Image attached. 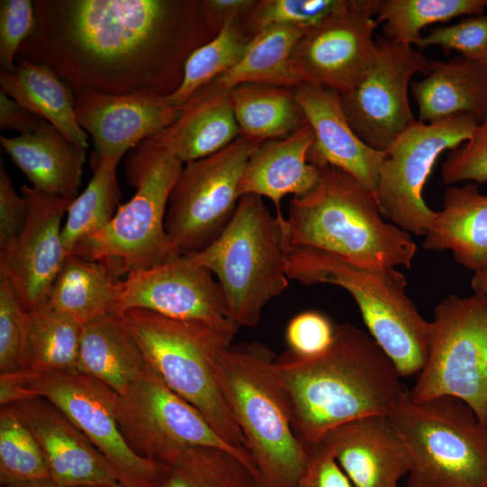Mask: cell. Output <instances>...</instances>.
I'll list each match as a JSON object with an SVG mask.
<instances>
[{
  "instance_id": "obj_43",
  "label": "cell",
  "mask_w": 487,
  "mask_h": 487,
  "mask_svg": "<svg viewBox=\"0 0 487 487\" xmlns=\"http://www.w3.org/2000/svg\"><path fill=\"white\" fill-rule=\"evenodd\" d=\"M335 326L325 314L307 310L293 317L287 325L285 340L289 351L302 358H312L326 352L332 345Z\"/></svg>"
},
{
  "instance_id": "obj_12",
  "label": "cell",
  "mask_w": 487,
  "mask_h": 487,
  "mask_svg": "<svg viewBox=\"0 0 487 487\" xmlns=\"http://www.w3.org/2000/svg\"><path fill=\"white\" fill-rule=\"evenodd\" d=\"M258 145L240 135L220 152L185 163L165 217L166 234L179 254L205 249L226 227L241 198L242 174Z\"/></svg>"
},
{
  "instance_id": "obj_17",
  "label": "cell",
  "mask_w": 487,
  "mask_h": 487,
  "mask_svg": "<svg viewBox=\"0 0 487 487\" xmlns=\"http://www.w3.org/2000/svg\"><path fill=\"white\" fill-rule=\"evenodd\" d=\"M145 309L166 317L199 321L236 332L223 289L212 272L182 254L163 264L127 274L111 314Z\"/></svg>"
},
{
  "instance_id": "obj_5",
  "label": "cell",
  "mask_w": 487,
  "mask_h": 487,
  "mask_svg": "<svg viewBox=\"0 0 487 487\" xmlns=\"http://www.w3.org/2000/svg\"><path fill=\"white\" fill-rule=\"evenodd\" d=\"M286 273L304 285L345 289L356 302L369 335L400 376L418 375L422 370L431 323L408 296L406 278L396 268L366 267L325 251L295 248L287 253Z\"/></svg>"
},
{
  "instance_id": "obj_40",
  "label": "cell",
  "mask_w": 487,
  "mask_h": 487,
  "mask_svg": "<svg viewBox=\"0 0 487 487\" xmlns=\"http://www.w3.org/2000/svg\"><path fill=\"white\" fill-rule=\"evenodd\" d=\"M29 324L15 289L5 273L0 272V372L22 368Z\"/></svg>"
},
{
  "instance_id": "obj_6",
  "label": "cell",
  "mask_w": 487,
  "mask_h": 487,
  "mask_svg": "<svg viewBox=\"0 0 487 487\" xmlns=\"http://www.w3.org/2000/svg\"><path fill=\"white\" fill-rule=\"evenodd\" d=\"M118 316L139 345L147 365L165 384L193 405L227 443L246 450L244 436L216 373V360L231 346L236 332L145 309H130Z\"/></svg>"
},
{
  "instance_id": "obj_39",
  "label": "cell",
  "mask_w": 487,
  "mask_h": 487,
  "mask_svg": "<svg viewBox=\"0 0 487 487\" xmlns=\"http://www.w3.org/2000/svg\"><path fill=\"white\" fill-rule=\"evenodd\" d=\"M356 0H256L240 23L253 39L271 25H292L308 30L350 11Z\"/></svg>"
},
{
  "instance_id": "obj_54",
  "label": "cell",
  "mask_w": 487,
  "mask_h": 487,
  "mask_svg": "<svg viewBox=\"0 0 487 487\" xmlns=\"http://www.w3.org/2000/svg\"><path fill=\"white\" fill-rule=\"evenodd\" d=\"M483 3L487 6V0H483Z\"/></svg>"
},
{
  "instance_id": "obj_50",
  "label": "cell",
  "mask_w": 487,
  "mask_h": 487,
  "mask_svg": "<svg viewBox=\"0 0 487 487\" xmlns=\"http://www.w3.org/2000/svg\"><path fill=\"white\" fill-rule=\"evenodd\" d=\"M470 283L475 294L487 295V265L473 272Z\"/></svg>"
},
{
  "instance_id": "obj_15",
  "label": "cell",
  "mask_w": 487,
  "mask_h": 487,
  "mask_svg": "<svg viewBox=\"0 0 487 487\" xmlns=\"http://www.w3.org/2000/svg\"><path fill=\"white\" fill-rule=\"evenodd\" d=\"M371 69L351 91L341 95L345 117L357 136L372 148L387 152L415 122L409 87L413 75L426 76L431 62L411 45L379 38Z\"/></svg>"
},
{
  "instance_id": "obj_37",
  "label": "cell",
  "mask_w": 487,
  "mask_h": 487,
  "mask_svg": "<svg viewBox=\"0 0 487 487\" xmlns=\"http://www.w3.org/2000/svg\"><path fill=\"white\" fill-rule=\"evenodd\" d=\"M251 40L240 20L227 24L189 55L179 87L167 96L170 103L180 107L198 89L234 67L243 58Z\"/></svg>"
},
{
  "instance_id": "obj_2",
  "label": "cell",
  "mask_w": 487,
  "mask_h": 487,
  "mask_svg": "<svg viewBox=\"0 0 487 487\" xmlns=\"http://www.w3.org/2000/svg\"><path fill=\"white\" fill-rule=\"evenodd\" d=\"M274 368L290 400L293 431L305 446L342 424L388 415L406 390L369 333L347 323L336 325L324 354L302 358L288 350Z\"/></svg>"
},
{
  "instance_id": "obj_52",
  "label": "cell",
  "mask_w": 487,
  "mask_h": 487,
  "mask_svg": "<svg viewBox=\"0 0 487 487\" xmlns=\"http://www.w3.org/2000/svg\"><path fill=\"white\" fill-rule=\"evenodd\" d=\"M86 487H126L120 482H115L110 484H102V485H94V486H86Z\"/></svg>"
},
{
  "instance_id": "obj_16",
  "label": "cell",
  "mask_w": 487,
  "mask_h": 487,
  "mask_svg": "<svg viewBox=\"0 0 487 487\" xmlns=\"http://www.w3.org/2000/svg\"><path fill=\"white\" fill-rule=\"evenodd\" d=\"M378 0H356L347 13L305 32L291 65L299 84L317 85L346 94L371 69L377 56L373 40Z\"/></svg>"
},
{
  "instance_id": "obj_35",
  "label": "cell",
  "mask_w": 487,
  "mask_h": 487,
  "mask_svg": "<svg viewBox=\"0 0 487 487\" xmlns=\"http://www.w3.org/2000/svg\"><path fill=\"white\" fill-rule=\"evenodd\" d=\"M254 480L249 468L234 455L216 447L198 446L164 464L158 487H250Z\"/></svg>"
},
{
  "instance_id": "obj_47",
  "label": "cell",
  "mask_w": 487,
  "mask_h": 487,
  "mask_svg": "<svg viewBox=\"0 0 487 487\" xmlns=\"http://www.w3.org/2000/svg\"><path fill=\"white\" fill-rule=\"evenodd\" d=\"M256 0H199L204 23L216 36L230 23L241 20L254 5Z\"/></svg>"
},
{
  "instance_id": "obj_7",
  "label": "cell",
  "mask_w": 487,
  "mask_h": 487,
  "mask_svg": "<svg viewBox=\"0 0 487 487\" xmlns=\"http://www.w3.org/2000/svg\"><path fill=\"white\" fill-rule=\"evenodd\" d=\"M284 219L272 216L262 197L244 195L221 234L205 249L187 254L216 276L238 328L258 325L264 306L289 286Z\"/></svg>"
},
{
  "instance_id": "obj_49",
  "label": "cell",
  "mask_w": 487,
  "mask_h": 487,
  "mask_svg": "<svg viewBox=\"0 0 487 487\" xmlns=\"http://www.w3.org/2000/svg\"><path fill=\"white\" fill-rule=\"evenodd\" d=\"M36 373L38 372L27 368L2 372L0 374V405H9L38 397L30 387Z\"/></svg>"
},
{
  "instance_id": "obj_34",
  "label": "cell",
  "mask_w": 487,
  "mask_h": 487,
  "mask_svg": "<svg viewBox=\"0 0 487 487\" xmlns=\"http://www.w3.org/2000/svg\"><path fill=\"white\" fill-rule=\"evenodd\" d=\"M115 160H91L93 176L87 188L73 199L67 210L61 238L67 256L86 239L102 231L118 208L121 189Z\"/></svg>"
},
{
  "instance_id": "obj_42",
  "label": "cell",
  "mask_w": 487,
  "mask_h": 487,
  "mask_svg": "<svg viewBox=\"0 0 487 487\" xmlns=\"http://www.w3.org/2000/svg\"><path fill=\"white\" fill-rule=\"evenodd\" d=\"M37 16L31 0L0 1V67L3 71L15 68L18 51L37 29Z\"/></svg>"
},
{
  "instance_id": "obj_25",
  "label": "cell",
  "mask_w": 487,
  "mask_h": 487,
  "mask_svg": "<svg viewBox=\"0 0 487 487\" xmlns=\"http://www.w3.org/2000/svg\"><path fill=\"white\" fill-rule=\"evenodd\" d=\"M0 143L34 189L72 201L78 196L86 149L43 120L32 132L0 136Z\"/></svg>"
},
{
  "instance_id": "obj_10",
  "label": "cell",
  "mask_w": 487,
  "mask_h": 487,
  "mask_svg": "<svg viewBox=\"0 0 487 487\" xmlns=\"http://www.w3.org/2000/svg\"><path fill=\"white\" fill-rule=\"evenodd\" d=\"M430 323L427 357L410 400L456 398L487 427V295H448Z\"/></svg>"
},
{
  "instance_id": "obj_8",
  "label": "cell",
  "mask_w": 487,
  "mask_h": 487,
  "mask_svg": "<svg viewBox=\"0 0 487 487\" xmlns=\"http://www.w3.org/2000/svg\"><path fill=\"white\" fill-rule=\"evenodd\" d=\"M183 163L152 139L133 149L124 161L134 195L120 205L110 223L80 243L72 254L115 264L124 274L152 268L179 256L165 231L171 190Z\"/></svg>"
},
{
  "instance_id": "obj_38",
  "label": "cell",
  "mask_w": 487,
  "mask_h": 487,
  "mask_svg": "<svg viewBox=\"0 0 487 487\" xmlns=\"http://www.w3.org/2000/svg\"><path fill=\"white\" fill-rule=\"evenodd\" d=\"M50 479L35 437L12 405L0 409V482Z\"/></svg>"
},
{
  "instance_id": "obj_41",
  "label": "cell",
  "mask_w": 487,
  "mask_h": 487,
  "mask_svg": "<svg viewBox=\"0 0 487 487\" xmlns=\"http://www.w3.org/2000/svg\"><path fill=\"white\" fill-rule=\"evenodd\" d=\"M419 49L438 45L457 51L463 57L487 66V14L470 16L461 22L431 29L415 44Z\"/></svg>"
},
{
  "instance_id": "obj_46",
  "label": "cell",
  "mask_w": 487,
  "mask_h": 487,
  "mask_svg": "<svg viewBox=\"0 0 487 487\" xmlns=\"http://www.w3.org/2000/svg\"><path fill=\"white\" fill-rule=\"evenodd\" d=\"M27 218L24 198L14 189L2 160L0 162V253L5 251L23 231Z\"/></svg>"
},
{
  "instance_id": "obj_53",
  "label": "cell",
  "mask_w": 487,
  "mask_h": 487,
  "mask_svg": "<svg viewBox=\"0 0 487 487\" xmlns=\"http://www.w3.org/2000/svg\"><path fill=\"white\" fill-rule=\"evenodd\" d=\"M250 487H263V486L261 483V482H259L258 480H254Z\"/></svg>"
},
{
  "instance_id": "obj_23",
  "label": "cell",
  "mask_w": 487,
  "mask_h": 487,
  "mask_svg": "<svg viewBox=\"0 0 487 487\" xmlns=\"http://www.w3.org/2000/svg\"><path fill=\"white\" fill-rule=\"evenodd\" d=\"M229 91L215 78L179 107L170 126L150 139L182 163L220 152L240 136Z\"/></svg>"
},
{
  "instance_id": "obj_30",
  "label": "cell",
  "mask_w": 487,
  "mask_h": 487,
  "mask_svg": "<svg viewBox=\"0 0 487 487\" xmlns=\"http://www.w3.org/2000/svg\"><path fill=\"white\" fill-rule=\"evenodd\" d=\"M122 275L113 262L70 254L51 287L48 302L85 325L111 314Z\"/></svg>"
},
{
  "instance_id": "obj_19",
  "label": "cell",
  "mask_w": 487,
  "mask_h": 487,
  "mask_svg": "<svg viewBox=\"0 0 487 487\" xmlns=\"http://www.w3.org/2000/svg\"><path fill=\"white\" fill-rule=\"evenodd\" d=\"M179 107L167 96L143 90L115 95L84 89L75 93V114L94 142L91 160L120 161L142 142L177 118Z\"/></svg>"
},
{
  "instance_id": "obj_29",
  "label": "cell",
  "mask_w": 487,
  "mask_h": 487,
  "mask_svg": "<svg viewBox=\"0 0 487 487\" xmlns=\"http://www.w3.org/2000/svg\"><path fill=\"white\" fill-rule=\"evenodd\" d=\"M16 61L14 70H0L1 90L87 149L88 136L77 120L73 90L48 65Z\"/></svg>"
},
{
  "instance_id": "obj_21",
  "label": "cell",
  "mask_w": 487,
  "mask_h": 487,
  "mask_svg": "<svg viewBox=\"0 0 487 487\" xmlns=\"http://www.w3.org/2000/svg\"><path fill=\"white\" fill-rule=\"evenodd\" d=\"M9 405L35 437L50 479L57 485L86 487L118 482L106 457L48 400L35 397Z\"/></svg>"
},
{
  "instance_id": "obj_26",
  "label": "cell",
  "mask_w": 487,
  "mask_h": 487,
  "mask_svg": "<svg viewBox=\"0 0 487 487\" xmlns=\"http://www.w3.org/2000/svg\"><path fill=\"white\" fill-rule=\"evenodd\" d=\"M423 247L450 251L461 265L473 272L486 266L487 194H481L476 184L449 186Z\"/></svg>"
},
{
  "instance_id": "obj_1",
  "label": "cell",
  "mask_w": 487,
  "mask_h": 487,
  "mask_svg": "<svg viewBox=\"0 0 487 487\" xmlns=\"http://www.w3.org/2000/svg\"><path fill=\"white\" fill-rule=\"evenodd\" d=\"M37 29L17 59L48 65L74 92L179 87L189 55L214 35L199 0H33Z\"/></svg>"
},
{
  "instance_id": "obj_27",
  "label": "cell",
  "mask_w": 487,
  "mask_h": 487,
  "mask_svg": "<svg viewBox=\"0 0 487 487\" xmlns=\"http://www.w3.org/2000/svg\"><path fill=\"white\" fill-rule=\"evenodd\" d=\"M411 90L419 122L435 123L468 113L482 122L487 117V66L464 57L432 60L427 77L413 82Z\"/></svg>"
},
{
  "instance_id": "obj_11",
  "label": "cell",
  "mask_w": 487,
  "mask_h": 487,
  "mask_svg": "<svg viewBox=\"0 0 487 487\" xmlns=\"http://www.w3.org/2000/svg\"><path fill=\"white\" fill-rule=\"evenodd\" d=\"M115 416L126 443L142 457L166 464L193 447H216L237 456L260 481L249 453L222 438L193 405L148 365L118 394Z\"/></svg>"
},
{
  "instance_id": "obj_44",
  "label": "cell",
  "mask_w": 487,
  "mask_h": 487,
  "mask_svg": "<svg viewBox=\"0 0 487 487\" xmlns=\"http://www.w3.org/2000/svg\"><path fill=\"white\" fill-rule=\"evenodd\" d=\"M446 184L487 181V117L479 123L472 137L452 150L441 167Z\"/></svg>"
},
{
  "instance_id": "obj_32",
  "label": "cell",
  "mask_w": 487,
  "mask_h": 487,
  "mask_svg": "<svg viewBox=\"0 0 487 487\" xmlns=\"http://www.w3.org/2000/svg\"><path fill=\"white\" fill-rule=\"evenodd\" d=\"M306 31L282 24L263 29L251 40L240 61L216 79L228 89L246 82L289 88L299 85L291 59Z\"/></svg>"
},
{
  "instance_id": "obj_33",
  "label": "cell",
  "mask_w": 487,
  "mask_h": 487,
  "mask_svg": "<svg viewBox=\"0 0 487 487\" xmlns=\"http://www.w3.org/2000/svg\"><path fill=\"white\" fill-rule=\"evenodd\" d=\"M22 368L38 373L76 370L83 324L49 302L28 311Z\"/></svg>"
},
{
  "instance_id": "obj_51",
  "label": "cell",
  "mask_w": 487,
  "mask_h": 487,
  "mask_svg": "<svg viewBox=\"0 0 487 487\" xmlns=\"http://www.w3.org/2000/svg\"><path fill=\"white\" fill-rule=\"evenodd\" d=\"M3 487H60L51 479L32 480V481H16L2 484Z\"/></svg>"
},
{
  "instance_id": "obj_3",
  "label": "cell",
  "mask_w": 487,
  "mask_h": 487,
  "mask_svg": "<svg viewBox=\"0 0 487 487\" xmlns=\"http://www.w3.org/2000/svg\"><path fill=\"white\" fill-rule=\"evenodd\" d=\"M308 194L293 197L281 222L284 244L312 248L372 268H409L417 245L410 234L382 218L374 192L332 166Z\"/></svg>"
},
{
  "instance_id": "obj_4",
  "label": "cell",
  "mask_w": 487,
  "mask_h": 487,
  "mask_svg": "<svg viewBox=\"0 0 487 487\" xmlns=\"http://www.w3.org/2000/svg\"><path fill=\"white\" fill-rule=\"evenodd\" d=\"M275 354L259 343L231 345L216 373L263 487H296L308 449L296 436L288 392L274 368Z\"/></svg>"
},
{
  "instance_id": "obj_14",
  "label": "cell",
  "mask_w": 487,
  "mask_h": 487,
  "mask_svg": "<svg viewBox=\"0 0 487 487\" xmlns=\"http://www.w3.org/2000/svg\"><path fill=\"white\" fill-rule=\"evenodd\" d=\"M30 387L59 409L106 457L126 487H158L164 464L138 455L124 438L115 416L118 393L78 372L36 373Z\"/></svg>"
},
{
  "instance_id": "obj_20",
  "label": "cell",
  "mask_w": 487,
  "mask_h": 487,
  "mask_svg": "<svg viewBox=\"0 0 487 487\" xmlns=\"http://www.w3.org/2000/svg\"><path fill=\"white\" fill-rule=\"evenodd\" d=\"M292 91L314 133L308 162L342 170L374 192L387 152L372 148L357 136L344 113L341 95L307 83Z\"/></svg>"
},
{
  "instance_id": "obj_22",
  "label": "cell",
  "mask_w": 487,
  "mask_h": 487,
  "mask_svg": "<svg viewBox=\"0 0 487 487\" xmlns=\"http://www.w3.org/2000/svg\"><path fill=\"white\" fill-rule=\"evenodd\" d=\"M318 442L331 450L354 487H399L410 468L408 449L387 415L342 424Z\"/></svg>"
},
{
  "instance_id": "obj_28",
  "label": "cell",
  "mask_w": 487,
  "mask_h": 487,
  "mask_svg": "<svg viewBox=\"0 0 487 487\" xmlns=\"http://www.w3.org/2000/svg\"><path fill=\"white\" fill-rule=\"evenodd\" d=\"M147 366L122 317L107 314L83 326L76 370L123 394Z\"/></svg>"
},
{
  "instance_id": "obj_24",
  "label": "cell",
  "mask_w": 487,
  "mask_h": 487,
  "mask_svg": "<svg viewBox=\"0 0 487 487\" xmlns=\"http://www.w3.org/2000/svg\"><path fill=\"white\" fill-rule=\"evenodd\" d=\"M314 140L308 124L282 139L259 144L251 154L242 174L240 197L253 194L272 201L276 216L284 219L280 202L284 196L301 197L317 184L318 168L308 161Z\"/></svg>"
},
{
  "instance_id": "obj_9",
  "label": "cell",
  "mask_w": 487,
  "mask_h": 487,
  "mask_svg": "<svg viewBox=\"0 0 487 487\" xmlns=\"http://www.w3.org/2000/svg\"><path fill=\"white\" fill-rule=\"evenodd\" d=\"M387 416L410 457L407 487H487V427L467 404L405 390Z\"/></svg>"
},
{
  "instance_id": "obj_18",
  "label": "cell",
  "mask_w": 487,
  "mask_h": 487,
  "mask_svg": "<svg viewBox=\"0 0 487 487\" xmlns=\"http://www.w3.org/2000/svg\"><path fill=\"white\" fill-rule=\"evenodd\" d=\"M27 218L14 242L0 253V272L11 280L21 304L31 311L48 302L67 254L61 223L71 201L23 185Z\"/></svg>"
},
{
  "instance_id": "obj_45",
  "label": "cell",
  "mask_w": 487,
  "mask_h": 487,
  "mask_svg": "<svg viewBox=\"0 0 487 487\" xmlns=\"http://www.w3.org/2000/svg\"><path fill=\"white\" fill-rule=\"evenodd\" d=\"M306 446L307 463L296 487H354L326 446L317 442Z\"/></svg>"
},
{
  "instance_id": "obj_48",
  "label": "cell",
  "mask_w": 487,
  "mask_h": 487,
  "mask_svg": "<svg viewBox=\"0 0 487 487\" xmlns=\"http://www.w3.org/2000/svg\"><path fill=\"white\" fill-rule=\"evenodd\" d=\"M43 121L0 90V128L15 130L20 134L34 131Z\"/></svg>"
},
{
  "instance_id": "obj_31",
  "label": "cell",
  "mask_w": 487,
  "mask_h": 487,
  "mask_svg": "<svg viewBox=\"0 0 487 487\" xmlns=\"http://www.w3.org/2000/svg\"><path fill=\"white\" fill-rule=\"evenodd\" d=\"M229 98L240 135L257 144L285 138L308 124L289 87L246 82L232 87Z\"/></svg>"
},
{
  "instance_id": "obj_13",
  "label": "cell",
  "mask_w": 487,
  "mask_h": 487,
  "mask_svg": "<svg viewBox=\"0 0 487 487\" xmlns=\"http://www.w3.org/2000/svg\"><path fill=\"white\" fill-rule=\"evenodd\" d=\"M479 124L461 113L435 123L416 121L387 150L374 191L382 215L402 230L425 236L436 216L422 192L435 162L446 150L467 142Z\"/></svg>"
},
{
  "instance_id": "obj_36",
  "label": "cell",
  "mask_w": 487,
  "mask_h": 487,
  "mask_svg": "<svg viewBox=\"0 0 487 487\" xmlns=\"http://www.w3.org/2000/svg\"><path fill=\"white\" fill-rule=\"evenodd\" d=\"M486 8L483 0H378L375 18L384 23L385 38L415 45L427 25L482 14Z\"/></svg>"
}]
</instances>
